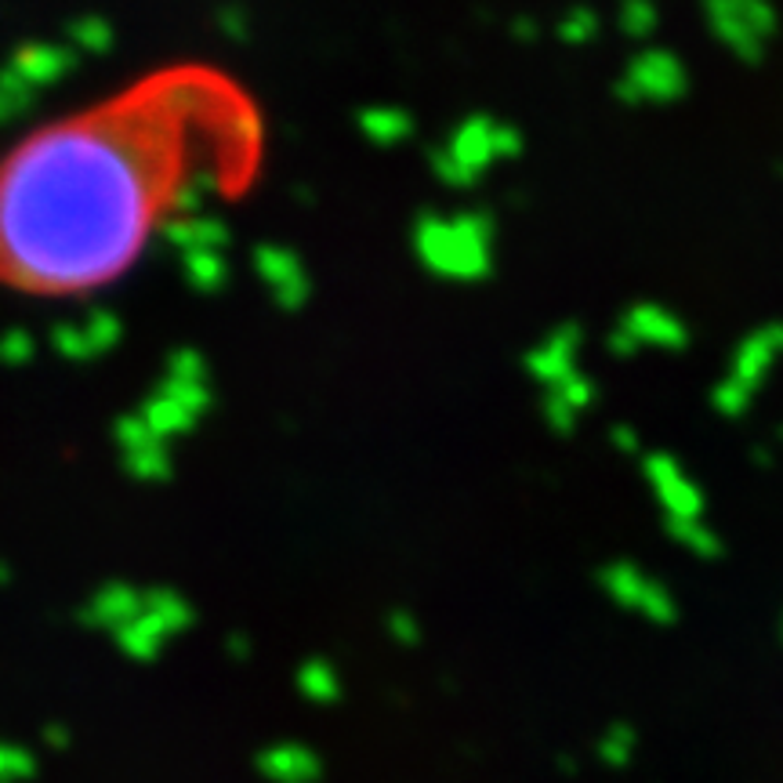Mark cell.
<instances>
[{"label": "cell", "instance_id": "22", "mask_svg": "<svg viewBox=\"0 0 783 783\" xmlns=\"http://www.w3.org/2000/svg\"><path fill=\"white\" fill-rule=\"evenodd\" d=\"M663 533L679 544V548L690 555V559L700 563H715L726 555V541L722 533L711 526L707 519H690V522H663Z\"/></svg>", "mask_w": 783, "mask_h": 783}, {"label": "cell", "instance_id": "37", "mask_svg": "<svg viewBox=\"0 0 783 783\" xmlns=\"http://www.w3.org/2000/svg\"><path fill=\"white\" fill-rule=\"evenodd\" d=\"M776 638H780V646H783V610H780V616H776Z\"/></svg>", "mask_w": 783, "mask_h": 783}, {"label": "cell", "instance_id": "33", "mask_svg": "<svg viewBox=\"0 0 783 783\" xmlns=\"http://www.w3.org/2000/svg\"><path fill=\"white\" fill-rule=\"evenodd\" d=\"M385 627H388V635H392V643L396 646H418L421 643V621L413 616V610H392Z\"/></svg>", "mask_w": 783, "mask_h": 783}, {"label": "cell", "instance_id": "39", "mask_svg": "<svg viewBox=\"0 0 783 783\" xmlns=\"http://www.w3.org/2000/svg\"><path fill=\"white\" fill-rule=\"evenodd\" d=\"M776 443L783 446V424H780V429H776Z\"/></svg>", "mask_w": 783, "mask_h": 783}, {"label": "cell", "instance_id": "28", "mask_svg": "<svg viewBox=\"0 0 783 783\" xmlns=\"http://www.w3.org/2000/svg\"><path fill=\"white\" fill-rule=\"evenodd\" d=\"M33 102H37V91H33L11 66L0 69V127L19 121L22 113H30Z\"/></svg>", "mask_w": 783, "mask_h": 783}, {"label": "cell", "instance_id": "13", "mask_svg": "<svg viewBox=\"0 0 783 783\" xmlns=\"http://www.w3.org/2000/svg\"><path fill=\"white\" fill-rule=\"evenodd\" d=\"M254 272L258 280L265 283L269 298L276 302L280 308H302L313 294V280H308V269L305 261L291 251V247H280V243H261L254 247Z\"/></svg>", "mask_w": 783, "mask_h": 783}, {"label": "cell", "instance_id": "35", "mask_svg": "<svg viewBox=\"0 0 783 783\" xmlns=\"http://www.w3.org/2000/svg\"><path fill=\"white\" fill-rule=\"evenodd\" d=\"M218 26H222V33L229 41H243L247 37V15L240 8H232V11H222L218 15Z\"/></svg>", "mask_w": 783, "mask_h": 783}, {"label": "cell", "instance_id": "9", "mask_svg": "<svg viewBox=\"0 0 783 783\" xmlns=\"http://www.w3.org/2000/svg\"><path fill=\"white\" fill-rule=\"evenodd\" d=\"M638 476H643L649 501L657 504L663 522H690L707 519V490L679 454L671 450H646L638 457Z\"/></svg>", "mask_w": 783, "mask_h": 783}, {"label": "cell", "instance_id": "23", "mask_svg": "<svg viewBox=\"0 0 783 783\" xmlns=\"http://www.w3.org/2000/svg\"><path fill=\"white\" fill-rule=\"evenodd\" d=\"M602 30H606V19H602V11L591 4H569L552 22V37L566 47L595 44L602 37Z\"/></svg>", "mask_w": 783, "mask_h": 783}, {"label": "cell", "instance_id": "21", "mask_svg": "<svg viewBox=\"0 0 783 783\" xmlns=\"http://www.w3.org/2000/svg\"><path fill=\"white\" fill-rule=\"evenodd\" d=\"M355 124H360V135L377 149L402 146L407 138H413V113L402 105H366L355 116Z\"/></svg>", "mask_w": 783, "mask_h": 783}, {"label": "cell", "instance_id": "2", "mask_svg": "<svg viewBox=\"0 0 783 783\" xmlns=\"http://www.w3.org/2000/svg\"><path fill=\"white\" fill-rule=\"evenodd\" d=\"M421 269L446 283H483L497 269V218L486 207L421 211L410 225Z\"/></svg>", "mask_w": 783, "mask_h": 783}, {"label": "cell", "instance_id": "16", "mask_svg": "<svg viewBox=\"0 0 783 783\" xmlns=\"http://www.w3.org/2000/svg\"><path fill=\"white\" fill-rule=\"evenodd\" d=\"M141 606H146V588H135L127 580H110V585H102L91 595V602L84 606V621L99 627V632L121 635L141 613Z\"/></svg>", "mask_w": 783, "mask_h": 783}, {"label": "cell", "instance_id": "26", "mask_svg": "<svg viewBox=\"0 0 783 783\" xmlns=\"http://www.w3.org/2000/svg\"><path fill=\"white\" fill-rule=\"evenodd\" d=\"M595 754H599V762L610 769L632 765V758L638 754V729L632 722H610V726H602L599 740H595Z\"/></svg>", "mask_w": 783, "mask_h": 783}, {"label": "cell", "instance_id": "8", "mask_svg": "<svg viewBox=\"0 0 783 783\" xmlns=\"http://www.w3.org/2000/svg\"><path fill=\"white\" fill-rule=\"evenodd\" d=\"M595 585L616 610L627 616H638V621L653 627H671L682 613L679 595H674L668 580L635 559L602 563L595 574Z\"/></svg>", "mask_w": 783, "mask_h": 783}, {"label": "cell", "instance_id": "25", "mask_svg": "<svg viewBox=\"0 0 783 783\" xmlns=\"http://www.w3.org/2000/svg\"><path fill=\"white\" fill-rule=\"evenodd\" d=\"M182 276L196 294H218L229 283V261L222 251L182 254Z\"/></svg>", "mask_w": 783, "mask_h": 783}, {"label": "cell", "instance_id": "10", "mask_svg": "<svg viewBox=\"0 0 783 783\" xmlns=\"http://www.w3.org/2000/svg\"><path fill=\"white\" fill-rule=\"evenodd\" d=\"M193 624V606L171 588H146V606L130 621L116 638L130 660L149 663L160 657V649L171 643L174 635H182Z\"/></svg>", "mask_w": 783, "mask_h": 783}, {"label": "cell", "instance_id": "3", "mask_svg": "<svg viewBox=\"0 0 783 783\" xmlns=\"http://www.w3.org/2000/svg\"><path fill=\"white\" fill-rule=\"evenodd\" d=\"M522 152H526V135L519 124L493 113H468L429 152V168L439 185L472 189L493 168L519 160Z\"/></svg>", "mask_w": 783, "mask_h": 783}, {"label": "cell", "instance_id": "24", "mask_svg": "<svg viewBox=\"0 0 783 783\" xmlns=\"http://www.w3.org/2000/svg\"><path fill=\"white\" fill-rule=\"evenodd\" d=\"M660 22H663V11L653 4V0H624V4L613 11L616 33L627 37V41H635L638 47L653 44V37H657V30H660Z\"/></svg>", "mask_w": 783, "mask_h": 783}, {"label": "cell", "instance_id": "6", "mask_svg": "<svg viewBox=\"0 0 783 783\" xmlns=\"http://www.w3.org/2000/svg\"><path fill=\"white\" fill-rule=\"evenodd\" d=\"M693 341V327L679 308L638 298L616 313L613 327L606 330L602 345L613 360H632L638 352H685Z\"/></svg>", "mask_w": 783, "mask_h": 783}, {"label": "cell", "instance_id": "17", "mask_svg": "<svg viewBox=\"0 0 783 783\" xmlns=\"http://www.w3.org/2000/svg\"><path fill=\"white\" fill-rule=\"evenodd\" d=\"M77 63V52L73 47H58V44H47V41H33V44H22L15 55H11V69L26 80L33 91H44L58 84L63 77H69V69Z\"/></svg>", "mask_w": 783, "mask_h": 783}, {"label": "cell", "instance_id": "36", "mask_svg": "<svg viewBox=\"0 0 783 783\" xmlns=\"http://www.w3.org/2000/svg\"><path fill=\"white\" fill-rule=\"evenodd\" d=\"M44 744L47 747H66L69 744V729L66 726H47L44 729Z\"/></svg>", "mask_w": 783, "mask_h": 783}, {"label": "cell", "instance_id": "31", "mask_svg": "<svg viewBox=\"0 0 783 783\" xmlns=\"http://www.w3.org/2000/svg\"><path fill=\"white\" fill-rule=\"evenodd\" d=\"M37 355V338L22 327H11L0 334V363L4 366H26Z\"/></svg>", "mask_w": 783, "mask_h": 783}, {"label": "cell", "instance_id": "20", "mask_svg": "<svg viewBox=\"0 0 783 783\" xmlns=\"http://www.w3.org/2000/svg\"><path fill=\"white\" fill-rule=\"evenodd\" d=\"M138 418L146 421V429H149L152 435H160L163 443H171V439L185 435V432H193V429H196V421L204 418V413L189 407L185 399L171 396L168 388H157L146 402H141Z\"/></svg>", "mask_w": 783, "mask_h": 783}, {"label": "cell", "instance_id": "15", "mask_svg": "<svg viewBox=\"0 0 783 783\" xmlns=\"http://www.w3.org/2000/svg\"><path fill=\"white\" fill-rule=\"evenodd\" d=\"M595 402H599V382L588 371H580L541 392V418L555 435H569L595 410Z\"/></svg>", "mask_w": 783, "mask_h": 783}, {"label": "cell", "instance_id": "19", "mask_svg": "<svg viewBox=\"0 0 783 783\" xmlns=\"http://www.w3.org/2000/svg\"><path fill=\"white\" fill-rule=\"evenodd\" d=\"M258 773L269 783H319L324 762L305 744H272L258 751Z\"/></svg>", "mask_w": 783, "mask_h": 783}, {"label": "cell", "instance_id": "29", "mask_svg": "<svg viewBox=\"0 0 783 783\" xmlns=\"http://www.w3.org/2000/svg\"><path fill=\"white\" fill-rule=\"evenodd\" d=\"M69 41H73L77 52L105 55L116 41V30H113V22H105L99 15H80L69 22Z\"/></svg>", "mask_w": 783, "mask_h": 783}, {"label": "cell", "instance_id": "32", "mask_svg": "<svg viewBox=\"0 0 783 783\" xmlns=\"http://www.w3.org/2000/svg\"><path fill=\"white\" fill-rule=\"evenodd\" d=\"M606 443H610L613 454H621V457H643L646 454L643 432H638V424H632V421H613L606 429Z\"/></svg>", "mask_w": 783, "mask_h": 783}, {"label": "cell", "instance_id": "4", "mask_svg": "<svg viewBox=\"0 0 783 783\" xmlns=\"http://www.w3.org/2000/svg\"><path fill=\"white\" fill-rule=\"evenodd\" d=\"M780 363H783V319H762L751 330H744L729 352L726 371H722V377H715V385L707 392L711 410L729 421L744 418Z\"/></svg>", "mask_w": 783, "mask_h": 783}, {"label": "cell", "instance_id": "38", "mask_svg": "<svg viewBox=\"0 0 783 783\" xmlns=\"http://www.w3.org/2000/svg\"><path fill=\"white\" fill-rule=\"evenodd\" d=\"M11 580V574H8V566H0V585H8Z\"/></svg>", "mask_w": 783, "mask_h": 783}, {"label": "cell", "instance_id": "27", "mask_svg": "<svg viewBox=\"0 0 783 783\" xmlns=\"http://www.w3.org/2000/svg\"><path fill=\"white\" fill-rule=\"evenodd\" d=\"M298 690L308 704H334L341 696V679L330 660H305L298 668Z\"/></svg>", "mask_w": 783, "mask_h": 783}, {"label": "cell", "instance_id": "1", "mask_svg": "<svg viewBox=\"0 0 783 783\" xmlns=\"http://www.w3.org/2000/svg\"><path fill=\"white\" fill-rule=\"evenodd\" d=\"M178 178L121 105L41 127L0 163V276L33 294H84L141 254Z\"/></svg>", "mask_w": 783, "mask_h": 783}, {"label": "cell", "instance_id": "34", "mask_svg": "<svg viewBox=\"0 0 783 783\" xmlns=\"http://www.w3.org/2000/svg\"><path fill=\"white\" fill-rule=\"evenodd\" d=\"M508 33H512L515 41L533 44V41H541V37H544V22H541L537 15H530V11H522V15H512V19H508Z\"/></svg>", "mask_w": 783, "mask_h": 783}, {"label": "cell", "instance_id": "5", "mask_svg": "<svg viewBox=\"0 0 783 783\" xmlns=\"http://www.w3.org/2000/svg\"><path fill=\"white\" fill-rule=\"evenodd\" d=\"M693 88L690 63L668 44H643L624 58L613 77V99L627 110H649V105H674Z\"/></svg>", "mask_w": 783, "mask_h": 783}, {"label": "cell", "instance_id": "14", "mask_svg": "<svg viewBox=\"0 0 783 783\" xmlns=\"http://www.w3.org/2000/svg\"><path fill=\"white\" fill-rule=\"evenodd\" d=\"M116 446H121L124 468L141 483H163L171 479V446L163 443L160 435H152L146 429V421L138 413H127V418L116 421Z\"/></svg>", "mask_w": 783, "mask_h": 783}, {"label": "cell", "instance_id": "30", "mask_svg": "<svg viewBox=\"0 0 783 783\" xmlns=\"http://www.w3.org/2000/svg\"><path fill=\"white\" fill-rule=\"evenodd\" d=\"M37 773V758L26 747L0 740V783H26Z\"/></svg>", "mask_w": 783, "mask_h": 783}, {"label": "cell", "instance_id": "7", "mask_svg": "<svg viewBox=\"0 0 783 783\" xmlns=\"http://www.w3.org/2000/svg\"><path fill=\"white\" fill-rule=\"evenodd\" d=\"M700 19L707 37L747 66L762 63L783 26L776 4L769 0H707Z\"/></svg>", "mask_w": 783, "mask_h": 783}, {"label": "cell", "instance_id": "12", "mask_svg": "<svg viewBox=\"0 0 783 783\" xmlns=\"http://www.w3.org/2000/svg\"><path fill=\"white\" fill-rule=\"evenodd\" d=\"M121 338H124L121 316L94 305L77 319H66V324H58L52 330V349L69 363H88L105 352H113L121 345Z\"/></svg>", "mask_w": 783, "mask_h": 783}, {"label": "cell", "instance_id": "11", "mask_svg": "<svg viewBox=\"0 0 783 783\" xmlns=\"http://www.w3.org/2000/svg\"><path fill=\"white\" fill-rule=\"evenodd\" d=\"M585 345H588L585 327L577 319H559V324H552L522 352V371L544 392L585 371Z\"/></svg>", "mask_w": 783, "mask_h": 783}, {"label": "cell", "instance_id": "18", "mask_svg": "<svg viewBox=\"0 0 783 783\" xmlns=\"http://www.w3.org/2000/svg\"><path fill=\"white\" fill-rule=\"evenodd\" d=\"M160 236L168 240L171 247H178V254H200V251H225L229 243V225L222 218L207 215H174L160 225Z\"/></svg>", "mask_w": 783, "mask_h": 783}]
</instances>
